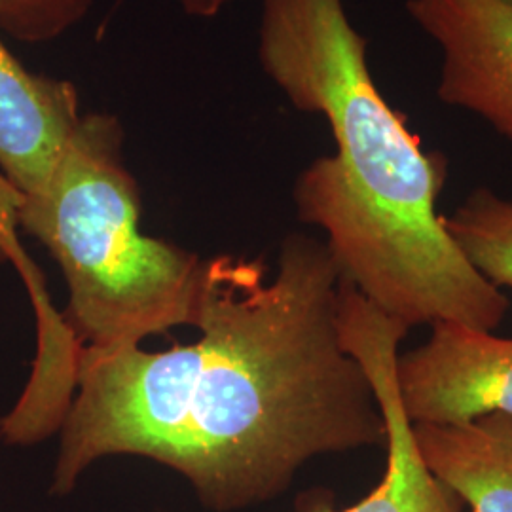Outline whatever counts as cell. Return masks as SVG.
I'll return each mask as SVG.
<instances>
[{
  "label": "cell",
  "instance_id": "6da1fadb",
  "mask_svg": "<svg viewBox=\"0 0 512 512\" xmlns=\"http://www.w3.org/2000/svg\"><path fill=\"white\" fill-rule=\"evenodd\" d=\"M342 275L325 241L291 234L277 272L260 260L203 262L190 346L80 349L52 494L95 461L154 459L203 507L234 512L287 492L313 458L385 446L384 416L338 325Z\"/></svg>",
  "mask_w": 512,
  "mask_h": 512
},
{
  "label": "cell",
  "instance_id": "7a4b0ae2",
  "mask_svg": "<svg viewBox=\"0 0 512 512\" xmlns=\"http://www.w3.org/2000/svg\"><path fill=\"white\" fill-rule=\"evenodd\" d=\"M258 61L294 109L321 114L336 154L294 184L298 219L327 236L342 281L414 329L494 332L509 300L461 255L439 213L444 164L378 90L344 0H262Z\"/></svg>",
  "mask_w": 512,
  "mask_h": 512
},
{
  "label": "cell",
  "instance_id": "3957f363",
  "mask_svg": "<svg viewBox=\"0 0 512 512\" xmlns=\"http://www.w3.org/2000/svg\"><path fill=\"white\" fill-rule=\"evenodd\" d=\"M114 114H82L52 177L35 194L12 190V213L59 262L69 315L86 348L141 346L194 325L203 262L139 230L141 194L122 156Z\"/></svg>",
  "mask_w": 512,
  "mask_h": 512
},
{
  "label": "cell",
  "instance_id": "277c9868",
  "mask_svg": "<svg viewBox=\"0 0 512 512\" xmlns=\"http://www.w3.org/2000/svg\"><path fill=\"white\" fill-rule=\"evenodd\" d=\"M338 325L342 344L363 366L385 421V473L380 484L344 511L311 499L302 512H465L425 467L397 389L399 346L408 327L366 302L353 287H342Z\"/></svg>",
  "mask_w": 512,
  "mask_h": 512
},
{
  "label": "cell",
  "instance_id": "5b68a950",
  "mask_svg": "<svg viewBox=\"0 0 512 512\" xmlns=\"http://www.w3.org/2000/svg\"><path fill=\"white\" fill-rule=\"evenodd\" d=\"M397 389L412 425L512 416V338L435 323L421 346L399 353Z\"/></svg>",
  "mask_w": 512,
  "mask_h": 512
},
{
  "label": "cell",
  "instance_id": "8992f818",
  "mask_svg": "<svg viewBox=\"0 0 512 512\" xmlns=\"http://www.w3.org/2000/svg\"><path fill=\"white\" fill-rule=\"evenodd\" d=\"M406 10L440 48V99L486 120L512 145V4L408 0Z\"/></svg>",
  "mask_w": 512,
  "mask_h": 512
},
{
  "label": "cell",
  "instance_id": "52a82bcc",
  "mask_svg": "<svg viewBox=\"0 0 512 512\" xmlns=\"http://www.w3.org/2000/svg\"><path fill=\"white\" fill-rule=\"evenodd\" d=\"M82 114L73 82L29 73L0 38V171L14 194L48 183Z\"/></svg>",
  "mask_w": 512,
  "mask_h": 512
},
{
  "label": "cell",
  "instance_id": "ba28073f",
  "mask_svg": "<svg viewBox=\"0 0 512 512\" xmlns=\"http://www.w3.org/2000/svg\"><path fill=\"white\" fill-rule=\"evenodd\" d=\"M412 427L425 467L463 511L512 512V416Z\"/></svg>",
  "mask_w": 512,
  "mask_h": 512
},
{
  "label": "cell",
  "instance_id": "9c48e42d",
  "mask_svg": "<svg viewBox=\"0 0 512 512\" xmlns=\"http://www.w3.org/2000/svg\"><path fill=\"white\" fill-rule=\"evenodd\" d=\"M444 226L478 274L495 289L512 291V198L476 188L444 217Z\"/></svg>",
  "mask_w": 512,
  "mask_h": 512
},
{
  "label": "cell",
  "instance_id": "30bf717a",
  "mask_svg": "<svg viewBox=\"0 0 512 512\" xmlns=\"http://www.w3.org/2000/svg\"><path fill=\"white\" fill-rule=\"evenodd\" d=\"M93 0H0V31L23 44H48L88 18Z\"/></svg>",
  "mask_w": 512,
  "mask_h": 512
},
{
  "label": "cell",
  "instance_id": "8fae6325",
  "mask_svg": "<svg viewBox=\"0 0 512 512\" xmlns=\"http://www.w3.org/2000/svg\"><path fill=\"white\" fill-rule=\"evenodd\" d=\"M186 16L198 19H215L222 14L230 0H175Z\"/></svg>",
  "mask_w": 512,
  "mask_h": 512
},
{
  "label": "cell",
  "instance_id": "7c38bea8",
  "mask_svg": "<svg viewBox=\"0 0 512 512\" xmlns=\"http://www.w3.org/2000/svg\"><path fill=\"white\" fill-rule=\"evenodd\" d=\"M507 2H511V4H512V0H507Z\"/></svg>",
  "mask_w": 512,
  "mask_h": 512
}]
</instances>
